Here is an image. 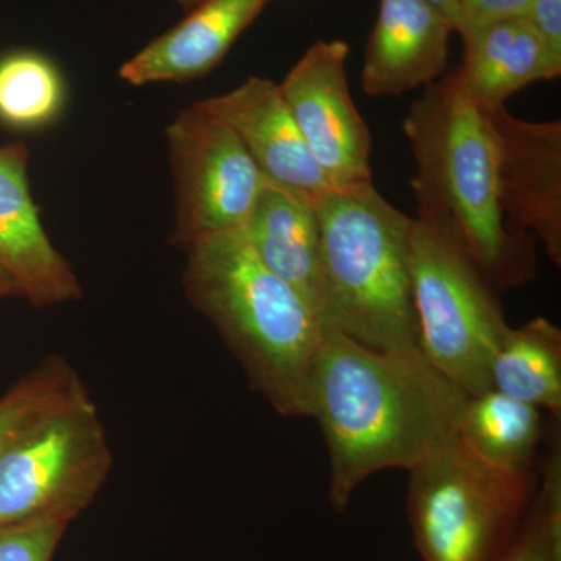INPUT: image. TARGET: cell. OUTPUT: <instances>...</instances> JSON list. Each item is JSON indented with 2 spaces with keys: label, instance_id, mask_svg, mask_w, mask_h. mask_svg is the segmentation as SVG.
<instances>
[{
  "label": "cell",
  "instance_id": "1",
  "mask_svg": "<svg viewBox=\"0 0 561 561\" xmlns=\"http://www.w3.org/2000/svg\"><path fill=\"white\" fill-rule=\"evenodd\" d=\"M467 400L420 348H368L324 331L309 416L327 443L332 511H348L376 472L412 471L451 443Z\"/></svg>",
  "mask_w": 561,
  "mask_h": 561
},
{
  "label": "cell",
  "instance_id": "2",
  "mask_svg": "<svg viewBox=\"0 0 561 561\" xmlns=\"http://www.w3.org/2000/svg\"><path fill=\"white\" fill-rule=\"evenodd\" d=\"M402 128L415 161L416 219L460 245L497 291L534 279L535 238L505 219L493 133L459 70L424 87Z\"/></svg>",
  "mask_w": 561,
  "mask_h": 561
},
{
  "label": "cell",
  "instance_id": "3",
  "mask_svg": "<svg viewBox=\"0 0 561 561\" xmlns=\"http://www.w3.org/2000/svg\"><path fill=\"white\" fill-rule=\"evenodd\" d=\"M184 289L213 323L257 393L283 416L306 419L324 327L309 302L268 271L238 231L186 250Z\"/></svg>",
  "mask_w": 561,
  "mask_h": 561
},
{
  "label": "cell",
  "instance_id": "4",
  "mask_svg": "<svg viewBox=\"0 0 561 561\" xmlns=\"http://www.w3.org/2000/svg\"><path fill=\"white\" fill-rule=\"evenodd\" d=\"M316 208L324 330L368 348H419L409 262L412 217L373 183L328 191Z\"/></svg>",
  "mask_w": 561,
  "mask_h": 561
},
{
  "label": "cell",
  "instance_id": "5",
  "mask_svg": "<svg viewBox=\"0 0 561 561\" xmlns=\"http://www.w3.org/2000/svg\"><path fill=\"white\" fill-rule=\"evenodd\" d=\"M409 474L408 516L423 561H500L538 490L535 471L496 467L460 435Z\"/></svg>",
  "mask_w": 561,
  "mask_h": 561
},
{
  "label": "cell",
  "instance_id": "6",
  "mask_svg": "<svg viewBox=\"0 0 561 561\" xmlns=\"http://www.w3.org/2000/svg\"><path fill=\"white\" fill-rule=\"evenodd\" d=\"M411 284L423 356L468 398L490 390V365L511 324L500 291L451 238L413 219Z\"/></svg>",
  "mask_w": 561,
  "mask_h": 561
},
{
  "label": "cell",
  "instance_id": "7",
  "mask_svg": "<svg viewBox=\"0 0 561 561\" xmlns=\"http://www.w3.org/2000/svg\"><path fill=\"white\" fill-rule=\"evenodd\" d=\"M113 467L98 408L80 387L32 420L0 451V526L70 523Z\"/></svg>",
  "mask_w": 561,
  "mask_h": 561
},
{
  "label": "cell",
  "instance_id": "8",
  "mask_svg": "<svg viewBox=\"0 0 561 561\" xmlns=\"http://www.w3.org/2000/svg\"><path fill=\"white\" fill-rule=\"evenodd\" d=\"M173 183V241L191 243L239 231L264 186V175L241 139L197 102L180 111L165 130Z\"/></svg>",
  "mask_w": 561,
  "mask_h": 561
},
{
  "label": "cell",
  "instance_id": "9",
  "mask_svg": "<svg viewBox=\"0 0 561 561\" xmlns=\"http://www.w3.org/2000/svg\"><path fill=\"white\" fill-rule=\"evenodd\" d=\"M342 39L313 43L278 84L313 160L335 190L371 180V135L351 98Z\"/></svg>",
  "mask_w": 561,
  "mask_h": 561
},
{
  "label": "cell",
  "instance_id": "10",
  "mask_svg": "<svg viewBox=\"0 0 561 561\" xmlns=\"http://www.w3.org/2000/svg\"><path fill=\"white\" fill-rule=\"evenodd\" d=\"M496 146L497 186L512 230L540 239L561 265V122L519 119L505 106L483 111Z\"/></svg>",
  "mask_w": 561,
  "mask_h": 561
},
{
  "label": "cell",
  "instance_id": "11",
  "mask_svg": "<svg viewBox=\"0 0 561 561\" xmlns=\"http://www.w3.org/2000/svg\"><path fill=\"white\" fill-rule=\"evenodd\" d=\"M31 151L21 142L0 146V268L36 308L81 297L69 262L44 230L28 180Z\"/></svg>",
  "mask_w": 561,
  "mask_h": 561
},
{
  "label": "cell",
  "instance_id": "12",
  "mask_svg": "<svg viewBox=\"0 0 561 561\" xmlns=\"http://www.w3.org/2000/svg\"><path fill=\"white\" fill-rule=\"evenodd\" d=\"M201 103L236 133L265 180L316 203L335 190L313 160L275 81L249 77L227 94Z\"/></svg>",
  "mask_w": 561,
  "mask_h": 561
},
{
  "label": "cell",
  "instance_id": "13",
  "mask_svg": "<svg viewBox=\"0 0 561 561\" xmlns=\"http://www.w3.org/2000/svg\"><path fill=\"white\" fill-rule=\"evenodd\" d=\"M453 25L426 0H381L365 49L362 91L400 95L445 76Z\"/></svg>",
  "mask_w": 561,
  "mask_h": 561
},
{
  "label": "cell",
  "instance_id": "14",
  "mask_svg": "<svg viewBox=\"0 0 561 561\" xmlns=\"http://www.w3.org/2000/svg\"><path fill=\"white\" fill-rule=\"evenodd\" d=\"M268 2L205 0L175 27L125 61L119 69L121 79L131 87H146L187 83L208 76Z\"/></svg>",
  "mask_w": 561,
  "mask_h": 561
},
{
  "label": "cell",
  "instance_id": "15",
  "mask_svg": "<svg viewBox=\"0 0 561 561\" xmlns=\"http://www.w3.org/2000/svg\"><path fill=\"white\" fill-rule=\"evenodd\" d=\"M238 232L257 260L294 287L320 319V224L316 202L265 180L249 219Z\"/></svg>",
  "mask_w": 561,
  "mask_h": 561
},
{
  "label": "cell",
  "instance_id": "16",
  "mask_svg": "<svg viewBox=\"0 0 561 561\" xmlns=\"http://www.w3.org/2000/svg\"><path fill=\"white\" fill-rule=\"evenodd\" d=\"M459 70L472 102L482 111L505 106L537 81L556 80L561 58L548 49L524 16L491 22L463 38Z\"/></svg>",
  "mask_w": 561,
  "mask_h": 561
},
{
  "label": "cell",
  "instance_id": "17",
  "mask_svg": "<svg viewBox=\"0 0 561 561\" xmlns=\"http://www.w3.org/2000/svg\"><path fill=\"white\" fill-rule=\"evenodd\" d=\"M490 387L561 420V330L546 317L508 328L490 365Z\"/></svg>",
  "mask_w": 561,
  "mask_h": 561
},
{
  "label": "cell",
  "instance_id": "18",
  "mask_svg": "<svg viewBox=\"0 0 561 561\" xmlns=\"http://www.w3.org/2000/svg\"><path fill=\"white\" fill-rule=\"evenodd\" d=\"M545 412L490 389L468 398L460 438L482 459L513 471H535L546 437Z\"/></svg>",
  "mask_w": 561,
  "mask_h": 561
},
{
  "label": "cell",
  "instance_id": "19",
  "mask_svg": "<svg viewBox=\"0 0 561 561\" xmlns=\"http://www.w3.org/2000/svg\"><path fill=\"white\" fill-rule=\"evenodd\" d=\"M66 102L65 80L50 58L36 50L0 57V125L14 131L47 127Z\"/></svg>",
  "mask_w": 561,
  "mask_h": 561
},
{
  "label": "cell",
  "instance_id": "20",
  "mask_svg": "<svg viewBox=\"0 0 561 561\" xmlns=\"http://www.w3.org/2000/svg\"><path fill=\"white\" fill-rule=\"evenodd\" d=\"M541 485L511 548L500 561H561V445H546Z\"/></svg>",
  "mask_w": 561,
  "mask_h": 561
},
{
  "label": "cell",
  "instance_id": "21",
  "mask_svg": "<svg viewBox=\"0 0 561 561\" xmlns=\"http://www.w3.org/2000/svg\"><path fill=\"white\" fill-rule=\"evenodd\" d=\"M81 386L68 362L51 357L0 398V451L32 420Z\"/></svg>",
  "mask_w": 561,
  "mask_h": 561
},
{
  "label": "cell",
  "instance_id": "22",
  "mask_svg": "<svg viewBox=\"0 0 561 561\" xmlns=\"http://www.w3.org/2000/svg\"><path fill=\"white\" fill-rule=\"evenodd\" d=\"M68 523L25 522L0 526V561H50Z\"/></svg>",
  "mask_w": 561,
  "mask_h": 561
},
{
  "label": "cell",
  "instance_id": "23",
  "mask_svg": "<svg viewBox=\"0 0 561 561\" xmlns=\"http://www.w3.org/2000/svg\"><path fill=\"white\" fill-rule=\"evenodd\" d=\"M461 27L459 35L485 27L491 22L524 16L531 0H459Z\"/></svg>",
  "mask_w": 561,
  "mask_h": 561
},
{
  "label": "cell",
  "instance_id": "24",
  "mask_svg": "<svg viewBox=\"0 0 561 561\" xmlns=\"http://www.w3.org/2000/svg\"><path fill=\"white\" fill-rule=\"evenodd\" d=\"M524 18L548 49L561 58V0H531Z\"/></svg>",
  "mask_w": 561,
  "mask_h": 561
},
{
  "label": "cell",
  "instance_id": "25",
  "mask_svg": "<svg viewBox=\"0 0 561 561\" xmlns=\"http://www.w3.org/2000/svg\"><path fill=\"white\" fill-rule=\"evenodd\" d=\"M435 10L440 11L446 21L453 25L454 32L460 33L461 13L459 0H426Z\"/></svg>",
  "mask_w": 561,
  "mask_h": 561
},
{
  "label": "cell",
  "instance_id": "26",
  "mask_svg": "<svg viewBox=\"0 0 561 561\" xmlns=\"http://www.w3.org/2000/svg\"><path fill=\"white\" fill-rule=\"evenodd\" d=\"M14 295L20 297V291H18L16 286H14L10 276L0 268V300H3V298L14 297Z\"/></svg>",
  "mask_w": 561,
  "mask_h": 561
},
{
  "label": "cell",
  "instance_id": "27",
  "mask_svg": "<svg viewBox=\"0 0 561 561\" xmlns=\"http://www.w3.org/2000/svg\"><path fill=\"white\" fill-rule=\"evenodd\" d=\"M176 3H180L183 9L192 10L195 9V7L201 5L202 2H205V0H175Z\"/></svg>",
  "mask_w": 561,
  "mask_h": 561
}]
</instances>
